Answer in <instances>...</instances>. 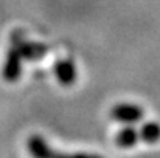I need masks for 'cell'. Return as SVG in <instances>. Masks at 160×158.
I'll return each instance as SVG.
<instances>
[{
	"instance_id": "5",
	"label": "cell",
	"mask_w": 160,
	"mask_h": 158,
	"mask_svg": "<svg viewBox=\"0 0 160 158\" xmlns=\"http://www.w3.org/2000/svg\"><path fill=\"white\" fill-rule=\"evenodd\" d=\"M76 74H78L76 67H75V64L70 59L56 60V64H54V76H56V79H58V82L61 85L68 87V85L75 84Z\"/></svg>"
},
{
	"instance_id": "1",
	"label": "cell",
	"mask_w": 160,
	"mask_h": 158,
	"mask_svg": "<svg viewBox=\"0 0 160 158\" xmlns=\"http://www.w3.org/2000/svg\"><path fill=\"white\" fill-rule=\"evenodd\" d=\"M27 146H28V151H30V154H31L33 158H100V157H95V155H89V154L64 155V154L54 152V151H52V147L47 144V141L42 136H38V135H33L28 140Z\"/></svg>"
},
{
	"instance_id": "2",
	"label": "cell",
	"mask_w": 160,
	"mask_h": 158,
	"mask_svg": "<svg viewBox=\"0 0 160 158\" xmlns=\"http://www.w3.org/2000/svg\"><path fill=\"white\" fill-rule=\"evenodd\" d=\"M143 115H145V112L140 105L131 104V103H120L110 108L112 119L123 122L126 126H132V124L138 122L143 118Z\"/></svg>"
},
{
	"instance_id": "3",
	"label": "cell",
	"mask_w": 160,
	"mask_h": 158,
	"mask_svg": "<svg viewBox=\"0 0 160 158\" xmlns=\"http://www.w3.org/2000/svg\"><path fill=\"white\" fill-rule=\"evenodd\" d=\"M22 73V56L17 48H11L3 62V68H2V76L5 81L8 82H16L19 79Z\"/></svg>"
},
{
	"instance_id": "4",
	"label": "cell",
	"mask_w": 160,
	"mask_h": 158,
	"mask_svg": "<svg viewBox=\"0 0 160 158\" xmlns=\"http://www.w3.org/2000/svg\"><path fill=\"white\" fill-rule=\"evenodd\" d=\"M14 48H17L20 56L28 59V60H38L41 57L45 56L47 53V47L42 45V44H34V42H27L23 41L19 34L14 36Z\"/></svg>"
},
{
	"instance_id": "7",
	"label": "cell",
	"mask_w": 160,
	"mask_h": 158,
	"mask_svg": "<svg viewBox=\"0 0 160 158\" xmlns=\"http://www.w3.org/2000/svg\"><path fill=\"white\" fill-rule=\"evenodd\" d=\"M138 138L142 141H145L146 144H154L160 140V124L159 122H154V121H149V122H145L138 132Z\"/></svg>"
},
{
	"instance_id": "6",
	"label": "cell",
	"mask_w": 160,
	"mask_h": 158,
	"mask_svg": "<svg viewBox=\"0 0 160 158\" xmlns=\"http://www.w3.org/2000/svg\"><path fill=\"white\" fill-rule=\"evenodd\" d=\"M115 143H117L118 147H123V149L134 147V146L138 143V132H137L132 126H126V127H123V129L117 133Z\"/></svg>"
}]
</instances>
